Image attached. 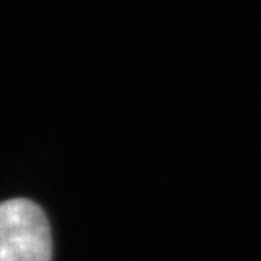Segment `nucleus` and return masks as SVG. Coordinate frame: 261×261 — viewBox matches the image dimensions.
<instances>
[{"instance_id": "obj_1", "label": "nucleus", "mask_w": 261, "mask_h": 261, "mask_svg": "<svg viewBox=\"0 0 261 261\" xmlns=\"http://www.w3.org/2000/svg\"><path fill=\"white\" fill-rule=\"evenodd\" d=\"M51 226L29 199L0 202V261H51Z\"/></svg>"}]
</instances>
